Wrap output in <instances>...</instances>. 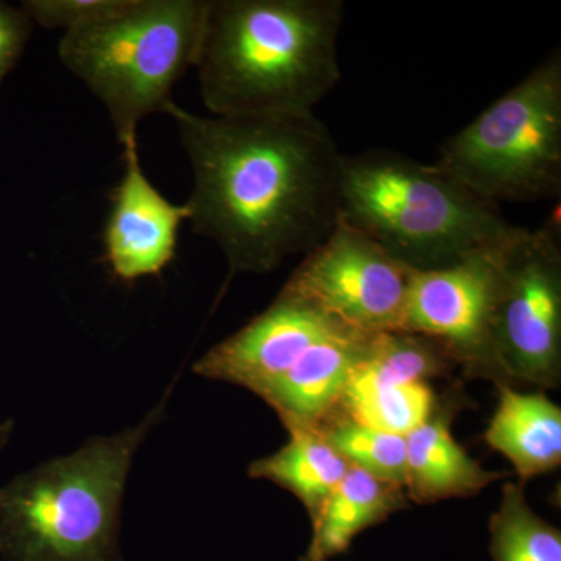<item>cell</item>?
<instances>
[{
    "label": "cell",
    "mask_w": 561,
    "mask_h": 561,
    "mask_svg": "<svg viewBox=\"0 0 561 561\" xmlns=\"http://www.w3.org/2000/svg\"><path fill=\"white\" fill-rule=\"evenodd\" d=\"M124 173L111 197L103 231L105 262L114 278L133 283L161 275L175 257L181 225L191 210L175 205L147 179L140 164L138 133L119 140Z\"/></svg>",
    "instance_id": "11"
},
{
    "label": "cell",
    "mask_w": 561,
    "mask_h": 561,
    "mask_svg": "<svg viewBox=\"0 0 561 561\" xmlns=\"http://www.w3.org/2000/svg\"><path fill=\"white\" fill-rule=\"evenodd\" d=\"M435 168L482 201H559L561 50L440 147Z\"/></svg>",
    "instance_id": "6"
},
{
    "label": "cell",
    "mask_w": 561,
    "mask_h": 561,
    "mask_svg": "<svg viewBox=\"0 0 561 561\" xmlns=\"http://www.w3.org/2000/svg\"><path fill=\"white\" fill-rule=\"evenodd\" d=\"M490 552L493 561H561V531L530 507L522 482L502 485L490 518Z\"/></svg>",
    "instance_id": "18"
},
{
    "label": "cell",
    "mask_w": 561,
    "mask_h": 561,
    "mask_svg": "<svg viewBox=\"0 0 561 561\" xmlns=\"http://www.w3.org/2000/svg\"><path fill=\"white\" fill-rule=\"evenodd\" d=\"M508 241L474 251L448 267L412 272L402 331L438 343L468 379L494 382L491 323L502 249Z\"/></svg>",
    "instance_id": "9"
},
{
    "label": "cell",
    "mask_w": 561,
    "mask_h": 561,
    "mask_svg": "<svg viewBox=\"0 0 561 561\" xmlns=\"http://www.w3.org/2000/svg\"><path fill=\"white\" fill-rule=\"evenodd\" d=\"M208 0H127L105 20L65 32L58 57L103 103L117 139L164 113L195 68Z\"/></svg>",
    "instance_id": "5"
},
{
    "label": "cell",
    "mask_w": 561,
    "mask_h": 561,
    "mask_svg": "<svg viewBox=\"0 0 561 561\" xmlns=\"http://www.w3.org/2000/svg\"><path fill=\"white\" fill-rule=\"evenodd\" d=\"M342 0H208L195 69L213 116H306L341 80Z\"/></svg>",
    "instance_id": "2"
},
{
    "label": "cell",
    "mask_w": 561,
    "mask_h": 561,
    "mask_svg": "<svg viewBox=\"0 0 561 561\" xmlns=\"http://www.w3.org/2000/svg\"><path fill=\"white\" fill-rule=\"evenodd\" d=\"M494 383L559 389L561 382V217L522 228L505 243L491 323Z\"/></svg>",
    "instance_id": "7"
},
{
    "label": "cell",
    "mask_w": 561,
    "mask_h": 561,
    "mask_svg": "<svg viewBox=\"0 0 561 561\" xmlns=\"http://www.w3.org/2000/svg\"><path fill=\"white\" fill-rule=\"evenodd\" d=\"M32 28L33 22L24 10L0 2V83L20 60Z\"/></svg>",
    "instance_id": "21"
},
{
    "label": "cell",
    "mask_w": 561,
    "mask_h": 561,
    "mask_svg": "<svg viewBox=\"0 0 561 561\" xmlns=\"http://www.w3.org/2000/svg\"><path fill=\"white\" fill-rule=\"evenodd\" d=\"M345 330L309 302L279 291L264 312L214 345L192 370L261 398L306 351Z\"/></svg>",
    "instance_id": "10"
},
{
    "label": "cell",
    "mask_w": 561,
    "mask_h": 561,
    "mask_svg": "<svg viewBox=\"0 0 561 561\" xmlns=\"http://www.w3.org/2000/svg\"><path fill=\"white\" fill-rule=\"evenodd\" d=\"M496 411L483 440L511 461L519 482L548 474L561 463V409L542 391L523 393L496 383Z\"/></svg>",
    "instance_id": "14"
},
{
    "label": "cell",
    "mask_w": 561,
    "mask_h": 561,
    "mask_svg": "<svg viewBox=\"0 0 561 561\" xmlns=\"http://www.w3.org/2000/svg\"><path fill=\"white\" fill-rule=\"evenodd\" d=\"M339 220L413 272L448 267L523 228L434 164L387 149L343 154Z\"/></svg>",
    "instance_id": "3"
},
{
    "label": "cell",
    "mask_w": 561,
    "mask_h": 561,
    "mask_svg": "<svg viewBox=\"0 0 561 561\" xmlns=\"http://www.w3.org/2000/svg\"><path fill=\"white\" fill-rule=\"evenodd\" d=\"M13 420L0 421V454H2L3 449H5L7 445H9L11 437H13Z\"/></svg>",
    "instance_id": "22"
},
{
    "label": "cell",
    "mask_w": 561,
    "mask_h": 561,
    "mask_svg": "<svg viewBox=\"0 0 561 561\" xmlns=\"http://www.w3.org/2000/svg\"><path fill=\"white\" fill-rule=\"evenodd\" d=\"M412 272L337 219L280 291L309 302L346 330L371 337L402 331Z\"/></svg>",
    "instance_id": "8"
},
{
    "label": "cell",
    "mask_w": 561,
    "mask_h": 561,
    "mask_svg": "<svg viewBox=\"0 0 561 561\" xmlns=\"http://www.w3.org/2000/svg\"><path fill=\"white\" fill-rule=\"evenodd\" d=\"M125 2L127 0H25L21 9L33 24L69 32L105 20Z\"/></svg>",
    "instance_id": "20"
},
{
    "label": "cell",
    "mask_w": 561,
    "mask_h": 561,
    "mask_svg": "<svg viewBox=\"0 0 561 561\" xmlns=\"http://www.w3.org/2000/svg\"><path fill=\"white\" fill-rule=\"evenodd\" d=\"M165 398L139 424L95 437L0 486L2 561H121V505L133 459Z\"/></svg>",
    "instance_id": "4"
},
{
    "label": "cell",
    "mask_w": 561,
    "mask_h": 561,
    "mask_svg": "<svg viewBox=\"0 0 561 561\" xmlns=\"http://www.w3.org/2000/svg\"><path fill=\"white\" fill-rule=\"evenodd\" d=\"M408 505L402 486L350 468L311 519V541L300 561H330L341 556L348 551L357 535L386 522Z\"/></svg>",
    "instance_id": "15"
},
{
    "label": "cell",
    "mask_w": 561,
    "mask_h": 561,
    "mask_svg": "<svg viewBox=\"0 0 561 561\" xmlns=\"http://www.w3.org/2000/svg\"><path fill=\"white\" fill-rule=\"evenodd\" d=\"M317 431L351 468L404 489L408 446L402 435L365 426L337 413Z\"/></svg>",
    "instance_id": "19"
},
{
    "label": "cell",
    "mask_w": 561,
    "mask_h": 561,
    "mask_svg": "<svg viewBox=\"0 0 561 561\" xmlns=\"http://www.w3.org/2000/svg\"><path fill=\"white\" fill-rule=\"evenodd\" d=\"M368 337L339 331L311 346L262 393L287 431L319 430L339 404Z\"/></svg>",
    "instance_id": "13"
},
{
    "label": "cell",
    "mask_w": 561,
    "mask_h": 561,
    "mask_svg": "<svg viewBox=\"0 0 561 561\" xmlns=\"http://www.w3.org/2000/svg\"><path fill=\"white\" fill-rule=\"evenodd\" d=\"M350 468L319 431L306 430L289 432V442L271 456L254 460L249 476L289 491L312 519Z\"/></svg>",
    "instance_id": "16"
},
{
    "label": "cell",
    "mask_w": 561,
    "mask_h": 561,
    "mask_svg": "<svg viewBox=\"0 0 561 561\" xmlns=\"http://www.w3.org/2000/svg\"><path fill=\"white\" fill-rule=\"evenodd\" d=\"M164 113L191 162L192 227L231 276L271 273L330 236L343 153L316 114L201 116L175 102Z\"/></svg>",
    "instance_id": "1"
},
{
    "label": "cell",
    "mask_w": 561,
    "mask_h": 561,
    "mask_svg": "<svg viewBox=\"0 0 561 561\" xmlns=\"http://www.w3.org/2000/svg\"><path fill=\"white\" fill-rule=\"evenodd\" d=\"M449 394L438 401L430 419L405 435L404 491L409 502L427 505L476 496L491 483L511 476L486 470L454 438L453 424L461 408V393L454 390Z\"/></svg>",
    "instance_id": "12"
},
{
    "label": "cell",
    "mask_w": 561,
    "mask_h": 561,
    "mask_svg": "<svg viewBox=\"0 0 561 561\" xmlns=\"http://www.w3.org/2000/svg\"><path fill=\"white\" fill-rule=\"evenodd\" d=\"M438 401L431 382L376 383L350 376L341 404L332 415L337 413L405 437L430 419Z\"/></svg>",
    "instance_id": "17"
}]
</instances>
